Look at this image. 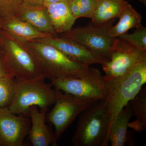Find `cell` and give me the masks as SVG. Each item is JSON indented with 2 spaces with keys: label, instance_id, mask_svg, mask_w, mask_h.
Masks as SVG:
<instances>
[{
  "label": "cell",
  "instance_id": "cell-7",
  "mask_svg": "<svg viewBox=\"0 0 146 146\" xmlns=\"http://www.w3.org/2000/svg\"><path fill=\"white\" fill-rule=\"evenodd\" d=\"M55 89L82 98L105 100L107 82L99 70L91 68L89 74L79 78H68L51 81Z\"/></svg>",
  "mask_w": 146,
  "mask_h": 146
},
{
  "label": "cell",
  "instance_id": "cell-13",
  "mask_svg": "<svg viewBox=\"0 0 146 146\" xmlns=\"http://www.w3.org/2000/svg\"><path fill=\"white\" fill-rule=\"evenodd\" d=\"M16 16L27 22L39 31L57 36L44 6L30 5L23 3Z\"/></svg>",
  "mask_w": 146,
  "mask_h": 146
},
{
  "label": "cell",
  "instance_id": "cell-24",
  "mask_svg": "<svg viewBox=\"0 0 146 146\" xmlns=\"http://www.w3.org/2000/svg\"><path fill=\"white\" fill-rule=\"evenodd\" d=\"M14 77L5 54L0 46V78Z\"/></svg>",
  "mask_w": 146,
  "mask_h": 146
},
{
  "label": "cell",
  "instance_id": "cell-16",
  "mask_svg": "<svg viewBox=\"0 0 146 146\" xmlns=\"http://www.w3.org/2000/svg\"><path fill=\"white\" fill-rule=\"evenodd\" d=\"M128 3L125 0H98L91 17L93 25L100 26L116 18H119Z\"/></svg>",
  "mask_w": 146,
  "mask_h": 146
},
{
  "label": "cell",
  "instance_id": "cell-20",
  "mask_svg": "<svg viewBox=\"0 0 146 146\" xmlns=\"http://www.w3.org/2000/svg\"><path fill=\"white\" fill-rule=\"evenodd\" d=\"M131 34L122 35L118 38L137 49L146 51V28L142 25Z\"/></svg>",
  "mask_w": 146,
  "mask_h": 146
},
{
  "label": "cell",
  "instance_id": "cell-10",
  "mask_svg": "<svg viewBox=\"0 0 146 146\" xmlns=\"http://www.w3.org/2000/svg\"><path fill=\"white\" fill-rule=\"evenodd\" d=\"M26 115H16L8 108H0V143L6 146H21L29 135L30 121Z\"/></svg>",
  "mask_w": 146,
  "mask_h": 146
},
{
  "label": "cell",
  "instance_id": "cell-3",
  "mask_svg": "<svg viewBox=\"0 0 146 146\" xmlns=\"http://www.w3.org/2000/svg\"><path fill=\"white\" fill-rule=\"evenodd\" d=\"M73 136L74 146H107L109 119L105 100L97 101L80 114Z\"/></svg>",
  "mask_w": 146,
  "mask_h": 146
},
{
  "label": "cell",
  "instance_id": "cell-18",
  "mask_svg": "<svg viewBox=\"0 0 146 146\" xmlns=\"http://www.w3.org/2000/svg\"><path fill=\"white\" fill-rule=\"evenodd\" d=\"M119 21L109 30L108 34L112 38H117L125 34L130 29L141 25L142 16L129 3L120 16Z\"/></svg>",
  "mask_w": 146,
  "mask_h": 146
},
{
  "label": "cell",
  "instance_id": "cell-30",
  "mask_svg": "<svg viewBox=\"0 0 146 146\" xmlns=\"http://www.w3.org/2000/svg\"><path fill=\"white\" fill-rule=\"evenodd\" d=\"M141 3H143L144 5H146V0H139Z\"/></svg>",
  "mask_w": 146,
  "mask_h": 146
},
{
  "label": "cell",
  "instance_id": "cell-1",
  "mask_svg": "<svg viewBox=\"0 0 146 146\" xmlns=\"http://www.w3.org/2000/svg\"><path fill=\"white\" fill-rule=\"evenodd\" d=\"M25 42L45 78L50 81L82 78L90 72L89 66L71 60L51 45L36 40Z\"/></svg>",
  "mask_w": 146,
  "mask_h": 146
},
{
  "label": "cell",
  "instance_id": "cell-17",
  "mask_svg": "<svg viewBox=\"0 0 146 146\" xmlns=\"http://www.w3.org/2000/svg\"><path fill=\"white\" fill-rule=\"evenodd\" d=\"M132 116L129 103L118 114L112 123L108 136V141L111 146L125 145L127 138L128 124Z\"/></svg>",
  "mask_w": 146,
  "mask_h": 146
},
{
  "label": "cell",
  "instance_id": "cell-8",
  "mask_svg": "<svg viewBox=\"0 0 146 146\" xmlns=\"http://www.w3.org/2000/svg\"><path fill=\"white\" fill-rule=\"evenodd\" d=\"M115 18L101 25H91L84 27L72 28L70 31L58 36L78 43L91 51L110 59L112 45L116 38L108 34Z\"/></svg>",
  "mask_w": 146,
  "mask_h": 146
},
{
  "label": "cell",
  "instance_id": "cell-9",
  "mask_svg": "<svg viewBox=\"0 0 146 146\" xmlns=\"http://www.w3.org/2000/svg\"><path fill=\"white\" fill-rule=\"evenodd\" d=\"M146 60V51L140 50L118 38L115 39L109 60L102 65L107 82L122 76Z\"/></svg>",
  "mask_w": 146,
  "mask_h": 146
},
{
  "label": "cell",
  "instance_id": "cell-25",
  "mask_svg": "<svg viewBox=\"0 0 146 146\" xmlns=\"http://www.w3.org/2000/svg\"><path fill=\"white\" fill-rule=\"evenodd\" d=\"M128 127L131 128L137 132L141 133L146 130V125L140 120L136 119L132 122H129Z\"/></svg>",
  "mask_w": 146,
  "mask_h": 146
},
{
  "label": "cell",
  "instance_id": "cell-28",
  "mask_svg": "<svg viewBox=\"0 0 146 146\" xmlns=\"http://www.w3.org/2000/svg\"><path fill=\"white\" fill-rule=\"evenodd\" d=\"M70 0H43V5L45 7L50 5L51 4L60 2H68Z\"/></svg>",
  "mask_w": 146,
  "mask_h": 146
},
{
  "label": "cell",
  "instance_id": "cell-12",
  "mask_svg": "<svg viewBox=\"0 0 146 146\" xmlns=\"http://www.w3.org/2000/svg\"><path fill=\"white\" fill-rule=\"evenodd\" d=\"M48 108L39 110L36 106L30 108L29 111L31 126L29 135L30 141L33 146L56 145L53 133L45 123Z\"/></svg>",
  "mask_w": 146,
  "mask_h": 146
},
{
  "label": "cell",
  "instance_id": "cell-4",
  "mask_svg": "<svg viewBox=\"0 0 146 146\" xmlns=\"http://www.w3.org/2000/svg\"><path fill=\"white\" fill-rule=\"evenodd\" d=\"M0 46L5 54L14 77L23 81L44 79L26 42L2 29Z\"/></svg>",
  "mask_w": 146,
  "mask_h": 146
},
{
  "label": "cell",
  "instance_id": "cell-15",
  "mask_svg": "<svg viewBox=\"0 0 146 146\" xmlns=\"http://www.w3.org/2000/svg\"><path fill=\"white\" fill-rule=\"evenodd\" d=\"M51 22L57 35L70 31L76 19L71 14L68 2L51 4L46 7Z\"/></svg>",
  "mask_w": 146,
  "mask_h": 146
},
{
  "label": "cell",
  "instance_id": "cell-23",
  "mask_svg": "<svg viewBox=\"0 0 146 146\" xmlns=\"http://www.w3.org/2000/svg\"><path fill=\"white\" fill-rule=\"evenodd\" d=\"M79 7V18H91L98 0H76Z\"/></svg>",
  "mask_w": 146,
  "mask_h": 146
},
{
  "label": "cell",
  "instance_id": "cell-21",
  "mask_svg": "<svg viewBox=\"0 0 146 146\" xmlns=\"http://www.w3.org/2000/svg\"><path fill=\"white\" fill-rule=\"evenodd\" d=\"M132 115L136 119L141 121L146 125V90L142 88L139 93L129 102Z\"/></svg>",
  "mask_w": 146,
  "mask_h": 146
},
{
  "label": "cell",
  "instance_id": "cell-11",
  "mask_svg": "<svg viewBox=\"0 0 146 146\" xmlns=\"http://www.w3.org/2000/svg\"><path fill=\"white\" fill-rule=\"evenodd\" d=\"M35 40L51 45L71 60L88 66L94 64L102 65L109 60L76 42L58 35Z\"/></svg>",
  "mask_w": 146,
  "mask_h": 146
},
{
  "label": "cell",
  "instance_id": "cell-29",
  "mask_svg": "<svg viewBox=\"0 0 146 146\" xmlns=\"http://www.w3.org/2000/svg\"><path fill=\"white\" fill-rule=\"evenodd\" d=\"M4 21V19L0 16V33H1V31L2 29Z\"/></svg>",
  "mask_w": 146,
  "mask_h": 146
},
{
  "label": "cell",
  "instance_id": "cell-5",
  "mask_svg": "<svg viewBox=\"0 0 146 146\" xmlns=\"http://www.w3.org/2000/svg\"><path fill=\"white\" fill-rule=\"evenodd\" d=\"M52 86L51 84L45 82L44 79L16 80L15 96L8 109L16 115H27L31 106H36L41 109L48 108L55 102V89Z\"/></svg>",
  "mask_w": 146,
  "mask_h": 146
},
{
  "label": "cell",
  "instance_id": "cell-22",
  "mask_svg": "<svg viewBox=\"0 0 146 146\" xmlns=\"http://www.w3.org/2000/svg\"><path fill=\"white\" fill-rule=\"evenodd\" d=\"M23 0H0V16L4 19L16 16Z\"/></svg>",
  "mask_w": 146,
  "mask_h": 146
},
{
  "label": "cell",
  "instance_id": "cell-14",
  "mask_svg": "<svg viewBox=\"0 0 146 146\" xmlns=\"http://www.w3.org/2000/svg\"><path fill=\"white\" fill-rule=\"evenodd\" d=\"M2 29L24 42L53 36L39 31L27 22L16 16L4 19Z\"/></svg>",
  "mask_w": 146,
  "mask_h": 146
},
{
  "label": "cell",
  "instance_id": "cell-2",
  "mask_svg": "<svg viewBox=\"0 0 146 146\" xmlns=\"http://www.w3.org/2000/svg\"><path fill=\"white\" fill-rule=\"evenodd\" d=\"M107 82V95L105 101L109 119L108 141L110 131L114 120L146 83V60L124 75Z\"/></svg>",
  "mask_w": 146,
  "mask_h": 146
},
{
  "label": "cell",
  "instance_id": "cell-27",
  "mask_svg": "<svg viewBox=\"0 0 146 146\" xmlns=\"http://www.w3.org/2000/svg\"><path fill=\"white\" fill-rule=\"evenodd\" d=\"M23 3L30 5H43V0H23Z\"/></svg>",
  "mask_w": 146,
  "mask_h": 146
},
{
  "label": "cell",
  "instance_id": "cell-6",
  "mask_svg": "<svg viewBox=\"0 0 146 146\" xmlns=\"http://www.w3.org/2000/svg\"><path fill=\"white\" fill-rule=\"evenodd\" d=\"M53 108L47 114V119L54 128V136L56 141L76 118L96 100L74 96L55 89Z\"/></svg>",
  "mask_w": 146,
  "mask_h": 146
},
{
  "label": "cell",
  "instance_id": "cell-26",
  "mask_svg": "<svg viewBox=\"0 0 146 146\" xmlns=\"http://www.w3.org/2000/svg\"><path fill=\"white\" fill-rule=\"evenodd\" d=\"M68 7L71 14L74 18L77 19L79 18V7L76 0H70L68 1Z\"/></svg>",
  "mask_w": 146,
  "mask_h": 146
},
{
  "label": "cell",
  "instance_id": "cell-19",
  "mask_svg": "<svg viewBox=\"0 0 146 146\" xmlns=\"http://www.w3.org/2000/svg\"><path fill=\"white\" fill-rule=\"evenodd\" d=\"M16 86L15 78H0V108H8L13 101Z\"/></svg>",
  "mask_w": 146,
  "mask_h": 146
}]
</instances>
